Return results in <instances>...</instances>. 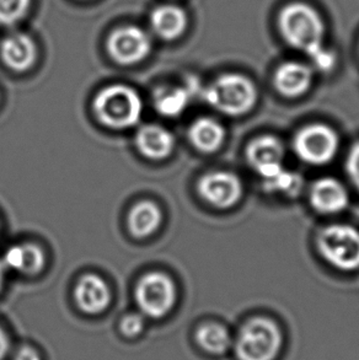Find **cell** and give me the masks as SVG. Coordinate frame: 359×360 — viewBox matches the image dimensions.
I'll return each mask as SVG.
<instances>
[{
	"label": "cell",
	"instance_id": "cell-1",
	"mask_svg": "<svg viewBox=\"0 0 359 360\" xmlns=\"http://www.w3.org/2000/svg\"><path fill=\"white\" fill-rule=\"evenodd\" d=\"M277 27L288 46L308 57L324 46L325 21L310 4L293 1L284 5L277 18Z\"/></svg>",
	"mask_w": 359,
	"mask_h": 360
},
{
	"label": "cell",
	"instance_id": "cell-2",
	"mask_svg": "<svg viewBox=\"0 0 359 360\" xmlns=\"http://www.w3.org/2000/svg\"><path fill=\"white\" fill-rule=\"evenodd\" d=\"M284 347L279 323L267 316H255L244 322L234 336L233 352L238 360H277Z\"/></svg>",
	"mask_w": 359,
	"mask_h": 360
},
{
	"label": "cell",
	"instance_id": "cell-3",
	"mask_svg": "<svg viewBox=\"0 0 359 360\" xmlns=\"http://www.w3.org/2000/svg\"><path fill=\"white\" fill-rule=\"evenodd\" d=\"M206 103L218 112L240 117L258 105V91L251 79L240 73L219 75L203 91Z\"/></svg>",
	"mask_w": 359,
	"mask_h": 360
},
{
	"label": "cell",
	"instance_id": "cell-4",
	"mask_svg": "<svg viewBox=\"0 0 359 360\" xmlns=\"http://www.w3.org/2000/svg\"><path fill=\"white\" fill-rule=\"evenodd\" d=\"M92 108L103 126L127 129L136 126L143 113V101L134 89L123 84H112L99 91Z\"/></svg>",
	"mask_w": 359,
	"mask_h": 360
},
{
	"label": "cell",
	"instance_id": "cell-5",
	"mask_svg": "<svg viewBox=\"0 0 359 360\" xmlns=\"http://www.w3.org/2000/svg\"><path fill=\"white\" fill-rule=\"evenodd\" d=\"M316 248L327 264L342 272L359 269V230L348 224H330L316 235Z\"/></svg>",
	"mask_w": 359,
	"mask_h": 360
},
{
	"label": "cell",
	"instance_id": "cell-6",
	"mask_svg": "<svg viewBox=\"0 0 359 360\" xmlns=\"http://www.w3.org/2000/svg\"><path fill=\"white\" fill-rule=\"evenodd\" d=\"M134 297L143 316L161 320L174 310L177 302V288L165 273L149 272L137 283Z\"/></svg>",
	"mask_w": 359,
	"mask_h": 360
},
{
	"label": "cell",
	"instance_id": "cell-7",
	"mask_svg": "<svg viewBox=\"0 0 359 360\" xmlns=\"http://www.w3.org/2000/svg\"><path fill=\"white\" fill-rule=\"evenodd\" d=\"M340 138L334 128L324 123H310L296 131L293 150L303 162L322 166L335 159Z\"/></svg>",
	"mask_w": 359,
	"mask_h": 360
},
{
	"label": "cell",
	"instance_id": "cell-8",
	"mask_svg": "<svg viewBox=\"0 0 359 360\" xmlns=\"http://www.w3.org/2000/svg\"><path fill=\"white\" fill-rule=\"evenodd\" d=\"M153 49L151 36L136 25L112 30L106 39L108 57L120 65H134L148 58Z\"/></svg>",
	"mask_w": 359,
	"mask_h": 360
},
{
	"label": "cell",
	"instance_id": "cell-9",
	"mask_svg": "<svg viewBox=\"0 0 359 360\" xmlns=\"http://www.w3.org/2000/svg\"><path fill=\"white\" fill-rule=\"evenodd\" d=\"M201 198L217 210H230L244 195L243 180L232 171H210L199 180Z\"/></svg>",
	"mask_w": 359,
	"mask_h": 360
},
{
	"label": "cell",
	"instance_id": "cell-10",
	"mask_svg": "<svg viewBox=\"0 0 359 360\" xmlns=\"http://www.w3.org/2000/svg\"><path fill=\"white\" fill-rule=\"evenodd\" d=\"M245 156L250 167L263 181L271 180L286 169L284 146L279 138L271 134H263L250 141Z\"/></svg>",
	"mask_w": 359,
	"mask_h": 360
},
{
	"label": "cell",
	"instance_id": "cell-11",
	"mask_svg": "<svg viewBox=\"0 0 359 360\" xmlns=\"http://www.w3.org/2000/svg\"><path fill=\"white\" fill-rule=\"evenodd\" d=\"M37 46L30 34L15 31L0 42V59L6 68L15 73H25L37 60Z\"/></svg>",
	"mask_w": 359,
	"mask_h": 360
},
{
	"label": "cell",
	"instance_id": "cell-12",
	"mask_svg": "<svg viewBox=\"0 0 359 360\" xmlns=\"http://www.w3.org/2000/svg\"><path fill=\"white\" fill-rule=\"evenodd\" d=\"M309 202L320 214H339L348 207L350 195L345 185L334 177H322L311 185Z\"/></svg>",
	"mask_w": 359,
	"mask_h": 360
},
{
	"label": "cell",
	"instance_id": "cell-13",
	"mask_svg": "<svg viewBox=\"0 0 359 360\" xmlns=\"http://www.w3.org/2000/svg\"><path fill=\"white\" fill-rule=\"evenodd\" d=\"M314 82V69L309 64L288 60L277 67L273 75L275 89L286 98L306 95Z\"/></svg>",
	"mask_w": 359,
	"mask_h": 360
},
{
	"label": "cell",
	"instance_id": "cell-14",
	"mask_svg": "<svg viewBox=\"0 0 359 360\" xmlns=\"http://www.w3.org/2000/svg\"><path fill=\"white\" fill-rule=\"evenodd\" d=\"M74 300L80 311L87 315H100L111 304V290L107 283L96 274L80 278L74 289Z\"/></svg>",
	"mask_w": 359,
	"mask_h": 360
},
{
	"label": "cell",
	"instance_id": "cell-15",
	"mask_svg": "<svg viewBox=\"0 0 359 360\" xmlns=\"http://www.w3.org/2000/svg\"><path fill=\"white\" fill-rule=\"evenodd\" d=\"M149 26L156 37L172 42L184 36L189 27V18L179 5H158L149 15Z\"/></svg>",
	"mask_w": 359,
	"mask_h": 360
},
{
	"label": "cell",
	"instance_id": "cell-16",
	"mask_svg": "<svg viewBox=\"0 0 359 360\" xmlns=\"http://www.w3.org/2000/svg\"><path fill=\"white\" fill-rule=\"evenodd\" d=\"M136 146L149 160L160 161L172 154L175 138L170 131L156 124H146L137 131Z\"/></svg>",
	"mask_w": 359,
	"mask_h": 360
},
{
	"label": "cell",
	"instance_id": "cell-17",
	"mask_svg": "<svg viewBox=\"0 0 359 360\" xmlns=\"http://www.w3.org/2000/svg\"><path fill=\"white\" fill-rule=\"evenodd\" d=\"M194 340L199 351L209 356H227L233 349V333L219 322L201 323L194 331Z\"/></svg>",
	"mask_w": 359,
	"mask_h": 360
},
{
	"label": "cell",
	"instance_id": "cell-18",
	"mask_svg": "<svg viewBox=\"0 0 359 360\" xmlns=\"http://www.w3.org/2000/svg\"><path fill=\"white\" fill-rule=\"evenodd\" d=\"M3 264L26 276L39 274L46 266V255L42 248L34 243L14 245L6 250Z\"/></svg>",
	"mask_w": 359,
	"mask_h": 360
},
{
	"label": "cell",
	"instance_id": "cell-19",
	"mask_svg": "<svg viewBox=\"0 0 359 360\" xmlns=\"http://www.w3.org/2000/svg\"><path fill=\"white\" fill-rule=\"evenodd\" d=\"M225 129L214 118L201 117L189 126V139L191 144L204 154L219 150L225 141Z\"/></svg>",
	"mask_w": 359,
	"mask_h": 360
},
{
	"label": "cell",
	"instance_id": "cell-20",
	"mask_svg": "<svg viewBox=\"0 0 359 360\" xmlns=\"http://www.w3.org/2000/svg\"><path fill=\"white\" fill-rule=\"evenodd\" d=\"M163 221V212L159 205L151 200H141L132 208L127 225L137 239H146L159 229Z\"/></svg>",
	"mask_w": 359,
	"mask_h": 360
},
{
	"label": "cell",
	"instance_id": "cell-21",
	"mask_svg": "<svg viewBox=\"0 0 359 360\" xmlns=\"http://www.w3.org/2000/svg\"><path fill=\"white\" fill-rule=\"evenodd\" d=\"M189 101L187 89L163 86L154 93L156 111L166 117H176L184 112Z\"/></svg>",
	"mask_w": 359,
	"mask_h": 360
},
{
	"label": "cell",
	"instance_id": "cell-22",
	"mask_svg": "<svg viewBox=\"0 0 359 360\" xmlns=\"http://www.w3.org/2000/svg\"><path fill=\"white\" fill-rule=\"evenodd\" d=\"M31 0H0V26L13 27L27 16Z\"/></svg>",
	"mask_w": 359,
	"mask_h": 360
},
{
	"label": "cell",
	"instance_id": "cell-23",
	"mask_svg": "<svg viewBox=\"0 0 359 360\" xmlns=\"http://www.w3.org/2000/svg\"><path fill=\"white\" fill-rule=\"evenodd\" d=\"M263 186L266 192L296 195L301 191V179L299 175L284 169L271 180L263 181Z\"/></svg>",
	"mask_w": 359,
	"mask_h": 360
},
{
	"label": "cell",
	"instance_id": "cell-24",
	"mask_svg": "<svg viewBox=\"0 0 359 360\" xmlns=\"http://www.w3.org/2000/svg\"><path fill=\"white\" fill-rule=\"evenodd\" d=\"M146 330V317L141 312H130L122 317L118 331L127 340H136Z\"/></svg>",
	"mask_w": 359,
	"mask_h": 360
},
{
	"label": "cell",
	"instance_id": "cell-25",
	"mask_svg": "<svg viewBox=\"0 0 359 360\" xmlns=\"http://www.w3.org/2000/svg\"><path fill=\"white\" fill-rule=\"evenodd\" d=\"M313 67L315 70L322 72V73H330L335 69L336 63H337V57L334 51L326 49L325 46H322L319 49H316L314 53L309 56Z\"/></svg>",
	"mask_w": 359,
	"mask_h": 360
},
{
	"label": "cell",
	"instance_id": "cell-26",
	"mask_svg": "<svg viewBox=\"0 0 359 360\" xmlns=\"http://www.w3.org/2000/svg\"><path fill=\"white\" fill-rule=\"evenodd\" d=\"M346 171L350 177L351 182L359 192V141L351 146L350 151L347 154Z\"/></svg>",
	"mask_w": 359,
	"mask_h": 360
},
{
	"label": "cell",
	"instance_id": "cell-27",
	"mask_svg": "<svg viewBox=\"0 0 359 360\" xmlns=\"http://www.w3.org/2000/svg\"><path fill=\"white\" fill-rule=\"evenodd\" d=\"M9 360H44V356L37 347L23 345L18 348H13Z\"/></svg>",
	"mask_w": 359,
	"mask_h": 360
},
{
	"label": "cell",
	"instance_id": "cell-28",
	"mask_svg": "<svg viewBox=\"0 0 359 360\" xmlns=\"http://www.w3.org/2000/svg\"><path fill=\"white\" fill-rule=\"evenodd\" d=\"M13 351V343L8 331L0 325V360L9 359L10 353Z\"/></svg>",
	"mask_w": 359,
	"mask_h": 360
},
{
	"label": "cell",
	"instance_id": "cell-29",
	"mask_svg": "<svg viewBox=\"0 0 359 360\" xmlns=\"http://www.w3.org/2000/svg\"><path fill=\"white\" fill-rule=\"evenodd\" d=\"M4 276H5V267L3 262H0V292H1V288L4 284Z\"/></svg>",
	"mask_w": 359,
	"mask_h": 360
}]
</instances>
